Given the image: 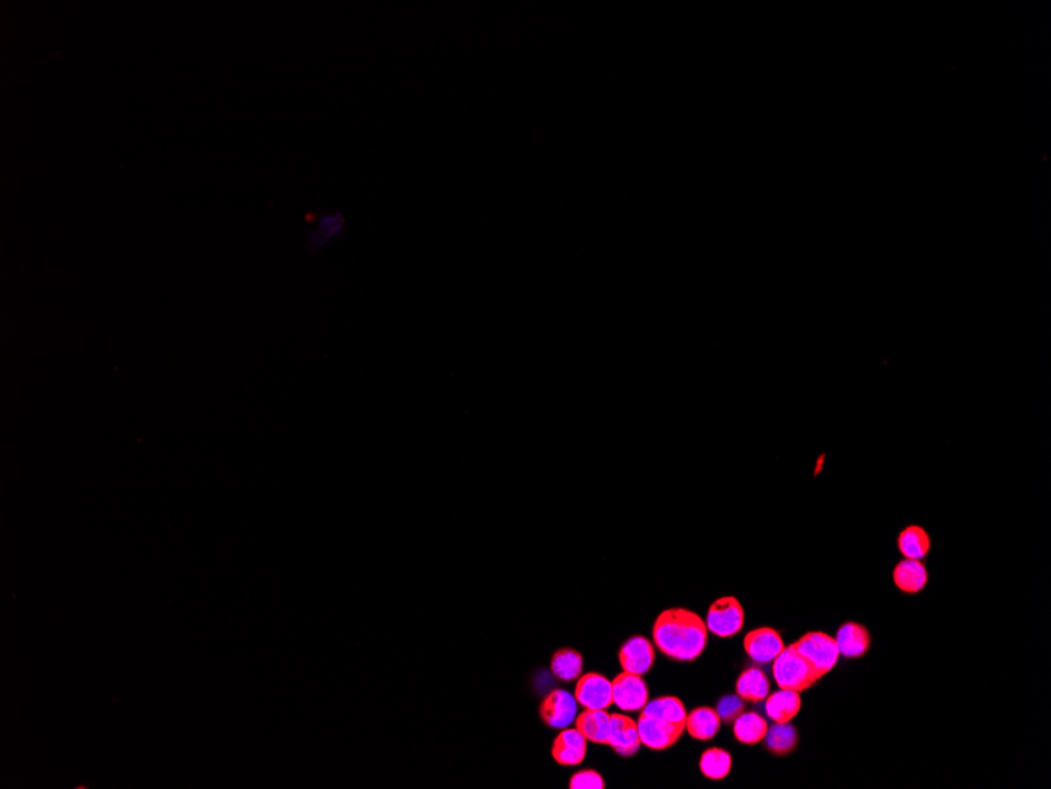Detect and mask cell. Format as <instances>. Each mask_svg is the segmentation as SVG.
<instances>
[{"label":"cell","instance_id":"9c48e42d","mask_svg":"<svg viewBox=\"0 0 1051 789\" xmlns=\"http://www.w3.org/2000/svg\"><path fill=\"white\" fill-rule=\"evenodd\" d=\"M743 648L751 660L767 665L781 654L786 645L778 630L771 627H759L746 633Z\"/></svg>","mask_w":1051,"mask_h":789},{"label":"cell","instance_id":"7402d4cb","mask_svg":"<svg viewBox=\"0 0 1051 789\" xmlns=\"http://www.w3.org/2000/svg\"><path fill=\"white\" fill-rule=\"evenodd\" d=\"M345 229V219L340 213H326L319 217L312 230H309V245L313 249L326 246L336 240Z\"/></svg>","mask_w":1051,"mask_h":789},{"label":"cell","instance_id":"4fadbf2b","mask_svg":"<svg viewBox=\"0 0 1051 789\" xmlns=\"http://www.w3.org/2000/svg\"><path fill=\"white\" fill-rule=\"evenodd\" d=\"M835 639L839 652L847 659L865 656L871 648V633L865 626L854 621H848L844 626L839 627Z\"/></svg>","mask_w":1051,"mask_h":789},{"label":"cell","instance_id":"ffe728a7","mask_svg":"<svg viewBox=\"0 0 1051 789\" xmlns=\"http://www.w3.org/2000/svg\"><path fill=\"white\" fill-rule=\"evenodd\" d=\"M769 731V723L767 720L757 714V712H743L735 722H733V736L737 741L746 746H754L765 739Z\"/></svg>","mask_w":1051,"mask_h":789},{"label":"cell","instance_id":"277c9868","mask_svg":"<svg viewBox=\"0 0 1051 789\" xmlns=\"http://www.w3.org/2000/svg\"><path fill=\"white\" fill-rule=\"evenodd\" d=\"M793 645L812 663L822 678L835 669L841 656L835 637L825 632H807Z\"/></svg>","mask_w":1051,"mask_h":789},{"label":"cell","instance_id":"8992f818","mask_svg":"<svg viewBox=\"0 0 1051 789\" xmlns=\"http://www.w3.org/2000/svg\"><path fill=\"white\" fill-rule=\"evenodd\" d=\"M636 723L641 742L645 747L652 748V750H666V748L673 747L674 744L679 742L683 731H685L683 726L661 720V718L652 717L644 712H641Z\"/></svg>","mask_w":1051,"mask_h":789},{"label":"cell","instance_id":"7a4b0ae2","mask_svg":"<svg viewBox=\"0 0 1051 789\" xmlns=\"http://www.w3.org/2000/svg\"><path fill=\"white\" fill-rule=\"evenodd\" d=\"M773 678L779 688L805 692L816 686L822 676L795 645L786 646L773 660Z\"/></svg>","mask_w":1051,"mask_h":789},{"label":"cell","instance_id":"d6986e66","mask_svg":"<svg viewBox=\"0 0 1051 789\" xmlns=\"http://www.w3.org/2000/svg\"><path fill=\"white\" fill-rule=\"evenodd\" d=\"M735 690L740 698L759 703L769 695V681L762 669H746L737 679Z\"/></svg>","mask_w":1051,"mask_h":789},{"label":"cell","instance_id":"44dd1931","mask_svg":"<svg viewBox=\"0 0 1051 789\" xmlns=\"http://www.w3.org/2000/svg\"><path fill=\"white\" fill-rule=\"evenodd\" d=\"M641 712L685 728L688 712L682 699L677 697H658L654 701H649Z\"/></svg>","mask_w":1051,"mask_h":789},{"label":"cell","instance_id":"603a6c76","mask_svg":"<svg viewBox=\"0 0 1051 789\" xmlns=\"http://www.w3.org/2000/svg\"><path fill=\"white\" fill-rule=\"evenodd\" d=\"M765 741H767V748L771 754L784 756V755L792 754L798 746V733H797L795 726L790 725V722L775 723L771 728L769 726Z\"/></svg>","mask_w":1051,"mask_h":789},{"label":"cell","instance_id":"30bf717a","mask_svg":"<svg viewBox=\"0 0 1051 789\" xmlns=\"http://www.w3.org/2000/svg\"><path fill=\"white\" fill-rule=\"evenodd\" d=\"M620 667L626 673L643 676L649 673L655 663V648L649 640L635 635L626 640L619 651Z\"/></svg>","mask_w":1051,"mask_h":789},{"label":"cell","instance_id":"5b68a950","mask_svg":"<svg viewBox=\"0 0 1051 789\" xmlns=\"http://www.w3.org/2000/svg\"><path fill=\"white\" fill-rule=\"evenodd\" d=\"M611 684H613L614 705L622 711H643L645 705L649 703V690H647V684L644 681L643 676L624 671V673L616 676Z\"/></svg>","mask_w":1051,"mask_h":789},{"label":"cell","instance_id":"e0dca14e","mask_svg":"<svg viewBox=\"0 0 1051 789\" xmlns=\"http://www.w3.org/2000/svg\"><path fill=\"white\" fill-rule=\"evenodd\" d=\"M897 549L907 560H924L931 553L932 539L920 524H910L899 533Z\"/></svg>","mask_w":1051,"mask_h":789},{"label":"cell","instance_id":"7c38bea8","mask_svg":"<svg viewBox=\"0 0 1051 789\" xmlns=\"http://www.w3.org/2000/svg\"><path fill=\"white\" fill-rule=\"evenodd\" d=\"M586 754H588V739L577 728H564V731H560L554 739L551 755L558 765H581Z\"/></svg>","mask_w":1051,"mask_h":789},{"label":"cell","instance_id":"9a60e30c","mask_svg":"<svg viewBox=\"0 0 1051 789\" xmlns=\"http://www.w3.org/2000/svg\"><path fill=\"white\" fill-rule=\"evenodd\" d=\"M721 717L713 707H696L686 716L685 731L697 741H712L721 728Z\"/></svg>","mask_w":1051,"mask_h":789},{"label":"cell","instance_id":"d4e9b609","mask_svg":"<svg viewBox=\"0 0 1051 789\" xmlns=\"http://www.w3.org/2000/svg\"><path fill=\"white\" fill-rule=\"evenodd\" d=\"M699 769L710 780H722L731 774L732 756L724 748H709L699 759Z\"/></svg>","mask_w":1051,"mask_h":789},{"label":"cell","instance_id":"3957f363","mask_svg":"<svg viewBox=\"0 0 1051 789\" xmlns=\"http://www.w3.org/2000/svg\"><path fill=\"white\" fill-rule=\"evenodd\" d=\"M705 624L710 632L716 637L731 639L743 629L745 610L737 597H720L710 605Z\"/></svg>","mask_w":1051,"mask_h":789},{"label":"cell","instance_id":"8fae6325","mask_svg":"<svg viewBox=\"0 0 1051 789\" xmlns=\"http://www.w3.org/2000/svg\"><path fill=\"white\" fill-rule=\"evenodd\" d=\"M637 723L624 714H611L607 746L622 756H633L641 748Z\"/></svg>","mask_w":1051,"mask_h":789},{"label":"cell","instance_id":"ba28073f","mask_svg":"<svg viewBox=\"0 0 1051 789\" xmlns=\"http://www.w3.org/2000/svg\"><path fill=\"white\" fill-rule=\"evenodd\" d=\"M575 698L584 709H607L613 705V684L600 673L579 676Z\"/></svg>","mask_w":1051,"mask_h":789},{"label":"cell","instance_id":"52a82bcc","mask_svg":"<svg viewBox=\"0 0 1051 789\" xmlns=\"http://www.w3.org/2000/svg\"><path fill=\"white\" fill-rule=\"evenodd\" d=\"M540 717L549 728L564 729L578 717V701L567 690L548 693L540 705Z\"/></svg>","mask_w":1051,"mask_h":789},{"label":"cell","instance_id":"ac0fdd59","mask_svg":"<svg viewBox=\"0 0 1051 789\" xmlns=\"http://www.w3.org/2000/svg\"><path fill=\"white\" fill-rule=\"evenodd\" d=\"M611 725V714L605 709H586L578 714L577 729L588 741L594 744H607Z\"/></svg>","mask_w":1051,"mask_h":789},{"label":"cell","instance_id":"2e32d148","mask_svg":"<svg viewBox=\"0 0 1051 789\" xmlns=\"http://www.w3.org/2000/svg\"><path fill=\"white\" fill-rule=\"evenodd\" d=\"M765 699H767L765 701L767 716L775 723L792 722L801 709V697L798 692L793 690L779 688L778 692L771 693Z\"/></svg>","mask_w":1051,"mask_h":789},{"label":"cell","instance_id":"484cf974","mask_svg":"<svg viewBox=\"0 0 1051 789\" xmlns=\"http://www.w3.org/2000/svg\"><path fill=\"white\" fill-rule=\"evenodd\" d=\"M716 711L722 723H733L746 711L745 699L740 698L739 695H726L720 699Z\"/></svg>","mask_w":1051,"mask_h":789},{"label":"cell","instance_id":"4316f807","mask_svg":"<svg viewBox=\"0 0 1051 789\" xmlns=\"http://www.w3.org/2000/svg\"><path fill=\"white\" fill-rule=\"evenodd\" d=\"M570 789H605V780L597 771H579L570 778Z\"/></svg>","mask_w":1051,"mask_h":789},{"label":"cell","instance_id":"cb8c5ba5","mask_svg":"<svg viewBox=\"0 0 1051 789\" xmlns=\"http://www.w3.org/2000/svg\"><path fill=\"white\" fill-rule=\"evenodd\" d=\"M583 656L575 649H559L551 659V671L560 681L571 682L583 673Z\"/></svg>","mask_w":1051,"mask_h":789},{"label":"cell","instance_id":"5bb4252c","mask_svg":"<svg viewBox=\"0 0 1051 789\" xmlns=\"http://www.w3.org/2000/svg\"><path fill=\"white\" fill-rule=\"evenodd\" d=\"M893 580L897 590L905 594H918L929 582V573L922 560H902L893 571Z\"/></svg>","mask_w":1051,"mask_h":789},{"label":"cell","instance_id":"6da1fadb","mask_svg":"<svg viewBox=\"0 0 1051 789\" xmlns=\"http://www.w3.org/2000/svg\"><path fill=\"white\" fill-rule=\"evenodd\" d=\"M654 641L664 656L693 662L702 654L709 641V629L701 616L688 609L661 611L654 624Z\"/></svg>","mask_w":1051,"mask_h":789}]
</instances>
